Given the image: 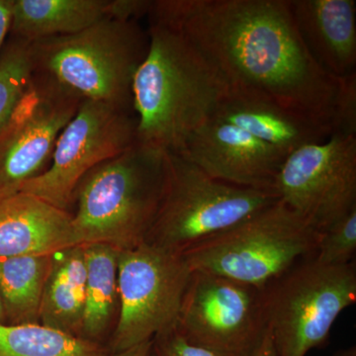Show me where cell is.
Wrapping results in <instances>:
<instances>
[{"instance_id":"obj_1","label":"cell","mask_w":356,"mask_h":356,"mask_svg":"<svg viewBox=\"0 0 356 356\" xmlns=\"http://www.w3.org/2000/svg\"><path fill=\"white\" fill-rule=\"evenodd\" d=\"M147 18L184 35L229 90L266 98L332 128L337 77L307 48L290 0H153Z\"/></svg>"},{"instance_id":"obj_2","label":"cell","mask_w":356,"mask_h":356,"mask_svg":"<svg viewBox=\"0 0 356 356\" xmlns=\"http://www.w3.org/2000/svg\"><path fill=\"white\" fill-rule=\"evenodd\" d=\"M149 48L134 77L137 140L165 154H180L189 138L214 118L229 88L184 35L149 23Z\"/></svg>"},{"instance_id":"obj_3","label":"cell","mask_w":356,"mask_h":356,"mask_svg":"<svg viewBox=\"0 0 356 356\" xmlns=\"http://www.w3.org/2000/svg\"><path fill=\"white\" fill-rule=\"evenodd\" d=\"M166 154L136 142L81 180L72 214L76 245H107L119 252L146 241L163 197Z\"/></svg>"},{"instance_id":"obj_4","label":"cell","mask_w":356,"mask_h":356,"mask_svg":"<svg viewBox=\"0 0 356 356\" xmlns=\"http://www.w3.org/2000/svg\"><path fill=\"white\" fill-rule=\"evenodd\" d=\"M149 48L138 21L105 18L83 31L32 42L34 72L83 100L133 109L134 77Z\"/></svg>"},{"instance_id":"obj_5","label":"cell","mask_w":356,"mask_h":356,"mask_svg":"<svg viewBox=\"0 0 356 356\" xmlns=\"http://www.w3.org/2000/svg\"><path fill=\"white\" fill-rule=\"evenodd\" d=\"M320 236L280 199L181 255L192 273L213 274L262 290L300 261L313 257Z\"/></svg>"},{"instance_id":"obj_6","label":"cell","mask_w":356,"mask_h":356,"mask_svg":"<svg viewBox=\"0 0 356 356\" xmlns=\"http://www.w3.org/2000/svg\"><path fill=\"white\" fill-rule=\"evenodd\" d=\"M280 200L276 192L220 181L180 154H166L163 197L145 242L182 254Z\"/></svg>"},{"instance_id":"obj_7","label":"cell","mask_w":356,"mask_h":356,"mask_svg":"<svg viewBox=\"0 0 356 356\" xmlns=\"http://www.w3.org/2000/svg\"><path fill=\"white\" fill-rule=\"evenodd\" d=\"M261 298L276 356H306L327 343L337 318L355 303V261L304 259L264 287Z\"/></svg>"},{"instance_id":"obj_8","label":"cell","mask_w":356,"mask_h":356,"mask_svg":"<svg viewBox=\"0 0 356 356\" xmlns=\"http://www.w3.org/2000/svg\"><path fill=\"white\" fill-rule=\"evenodd\" d=\"M191 275L181 254L149 243L119 252V317L111 353L175 329Z\"/></svg>"},{"instance_id":"obj_9","label":"cell","mask_w":356,"mask_h":356,"mask_svg":"<svg viewBox=\"0 0 356 356\" xmlns=\"http://www.w3.org/2000/svg\"><path fill=\"white\" fill-rule=\"evenodd\" d=\"M136 140L137 118L133 109L83 100L58 136L50 165L19 192L69 212L81 180L95 166L123 153Z\"/></svg>"},{"instance_id":"obj_10","label":"cell","mask_w":356,"mask_h":356,"mask_svg":"<svg viewBox=\"0 0 356 356\" xmlns=\"http://www.w3.org/2000/svg\"><path fill=\"white\" fill-rule=\"evenodd\" d=\"M191 343L221 356H250L266 336L261 290L192 273L177 323Z\"/></svg>"},{"instance_id":"obj_11","label":"cell","mask_w":356,"mask_h":356,"mask_svg":"<svg viewBox=\"0 0 356 356\" xmlns=\"http://www.w3.org/2000/svg\"><path fill=\"white\" fill-rule=\"evenodd\" d=\"M281 200L320 233L356 207V136L332 134L288 154L275 182Z\"/></svg>"},{"instance_id":"obj_12","label":"cell","mask_w":356,"mask_h":356,"mask_svg":"<svg viewBox=\"0 0 356 356\" xmlns=\"http://www.w3.org/2000/svg\"><path fill=\"white\" fill-rule=\"evenodd\" d=\"M83 99L43 74L31 83L0 131V200L47 170L58 136Z\"/></svg>"},{"instance_id":"obj_13","label":"cell","mask_w":356,"mask_h":356,"mask_svg":"<svg viewBox=\"0 0 356 356\" xmlns=\"http://www.w3.org/2000/svg\"><path fill=\"white\" fill-rule=\"evenodd\" d=\"M180 156L227 184L275 191L286 154L229 122L213 118L187 140Z\"/></svg>"},{"instance_id":"obj_14","label":"cell","mask_w":356,"mask_h":356,"mask_svg":"<svg viewBox=\"0 0 356 356\" xmlns=\"http://www.w3.org/2000/svg\"><path fill=\"white\" fill-rule=\"evenodd\" d=\"M72 247V213L24 192L0 200V257L53 255Z\"/></svg>"},{"instance_id":"obj_15","label":"cell","mask_w":356,"mask_h":356,"mask_svg":"<svg viewBox=\"0 0 356 356\" xmlns=\"http://www.w3.org/2000/svg\"><path fill=\"white\" fill-rule=\"evenodd\" d=\"M214 118L247 131L286 156L299 147L325 142L332 133L324 122L240 91L229 90Z\"/></svg>"},{"instance_id":"obj_16","label":"cell","mask_w":356,"mask_h":356,"mask_svg":"<svg viewBox=\"0 0 356 356\" xmlns=\"http://www.w3.org/2000/svg\"><path fill=\"white\" fill-rule=\"evenodd\" d=\"M302 39L312 56L336 77L355 72V0H290Z\"/></svg>"},{"instance_id":"obj_17","label":"cell","mask_w":356,"mask_h":356,"mask_svg":"<svg viewBox=\"0 0 356 356\" xmlns=\"http://www.w3.org/2000/svg\"><path fill=\"white\" fill-rule=\"evenodd\" d=\"M110 0H13L10 35L39 41L83 31L108 18Z\"/></svg>"},{"instance_id":"obj_18","label":"cell","mask_w":356,"mask_h":356,"mask_svg":"<svg viewBox=\"0 0 356 356\" xmlns=\"http://www.w3.org/2000/svg\"><path fill=\"white\" fill-rule=\"evenodd\" d=\"M86 280L83 245L53 254L40 309V324L83 339Z\"/></svg>"},{"instance_id":"obj_19","label":"cell","mask_w":356,"mask_h":356,"mask_svg":"<svg viewBox=\"0 0 356 356\" xmlns=\"http://www.w3.org/2000/svg\"><path fill=\"white\" fill-rule=\"evenodd\" d=\"M53 255L0 257V298L6 324H40Z\"/></svg>"},{"instance_id":"obj_20","label":"cell","mask_w":356,"mask_h":356,"mask_svg":"<svg viewBox=\"0 0 356 356\" xmlns=\"http://www.w3.org/2000/svg\"><path fill=\"white\" fill-rule=\"evenodd\" d=\"M86 250V307L81 337L97 341L108 331L119 307V250L107 245H83Z\"/></svg>"},{"instance_id":"obj_21","label":"cell","mask_w":356,"mask_h":356,"mask_svg":"<svg viewBox=\"0 0 356 356\" xmlns=\"http://www.w3.org/2000/svg\"><path fill=\"white\" fill-rule=\"evenodd\" d=\"M97 341L70 336L41 324H0V356H109Z\"/></svg>"},{"instance_id":"obj_22","label":"cell","mask_w":356,"mask_h":356,"mask_svg":"<svg viewBox=\"0 0 356 356\" xmlns=\"http://www.w3.org/2000/svg\"><path fill=\"white\" fill-rule=\"evenodd\" d=\"M33 74L31 43L11 37L0 55V131L19 104Z\"/></svg>"},{"instance_id":"obj_23","label":"cell","mask_w":356,"mask_h":356,"mask_svg":"<svg viewBox=\"0 0 356 356\" xmlns=\"http://www.w3.org/2000/svg\"><path fill=\"white\" fill-rule=\"evenodd\" d=\"M356 207L321 233L313 259L324 266H344L355 261Z\"/></svg>"},{"instance_id":"obj_24","label":"cell","mask_w":356,"mask_h":356,"mask_svg":"<svg viewBox=\"0 0 356 356\" xmlns=\"http://www.w3.org/2000/svg\"><path fill=\"white\" fill-rule=\"evenodd\" d=\"M332 134L356 136V72L337 77Z\"/></svg>"},{"instance_id":"obj_25","label":"cell","mask_w":356,"mask_h":356,"mask_svg":"<svg viewBox=\"0 0 356 356\" xmlns=\"http://www.w3.org/2000/svg\"><path fill=\"white\" fill-rule=\"evenodd\" d=\"M149 356H221L191 343L177 327L152 339Z\"/></svg>"},{"instance_id":"obj_26","label":"cell","mask_w":356,"mask_h":356,"mask_svg":"<svg viewBox=\"0 0 356 356\" xmlns=\"http://www.w3.org/2000/svg\"><path fill=\"white\" fill-rule=\"evenodd\" d=\"M153 0H110L108 18L121 21H138L147 16Z\"/></svg>"},{"instance_id":"obj_27","label":"cell","mask_w":356,"mask_h":356,"mask_svg":"<svg viewBox=\"0 0 356 356\" xmlns=\"http://www.w3.org/2000/svg\"><path fill=\"white\" fill-rule=\"evenodd\" d=\"M13 0H0V55L10 33Z\"/></svg>"},{"instance_id":"obj_28","label":"cell","mask_w":356,"mask_h":356,"mask_svg":"<svg viewBox=\"0 0 356 356\" xmlns=\"http://www.w3.org/2000/svg\"><path fill=\"white\" fill-rule=\"evenodd\" d=\"M152 341H146L128 348V350L119 351V353H110L109 356H149L151 353Z\"/></svg>"},{"instance_id":"obj_29","label":"cell","mask_w":356,"mask_h":356,"mask_svg":"<svg viewBox=\"0 0 356 356\" xmlns=\"http://www.w3.org/2000/svg\"><path fill=\"white\" fill-rule=\"evenodd\" d=\"M250 356H276L273 339H271L270 334H269L267 330L266 336H264V339H262L259 348H257Z\"/></svg>"},{"instance_id":"obj_30","label":"cell","mask_w":356,"mask_h":356,"mask_svg":"<svg viewBox=\"0 0 356 356\" xmlns=\"http://www.w3.org/2000/svg\"><path fill=\"white\" fill-rule=\"evenodd\" d=\"M334 356H356V348L355 346H351L350 348L346 350H341L334 353Z\"/></svg>"},{"instance_id":"obj_31","label":"cell","mask_w":356,"mask_h":356,"mask_svg":"<svg viewBox=\"0 0 356 356\" xmlns=\"http://www.w3.org/2000/svg\"><path fill=\"white\" fill-rule=\"evenodd\" d=\"M0 324H6V313H4L1 298H0Z\"/></svg>"}]
</instances>
